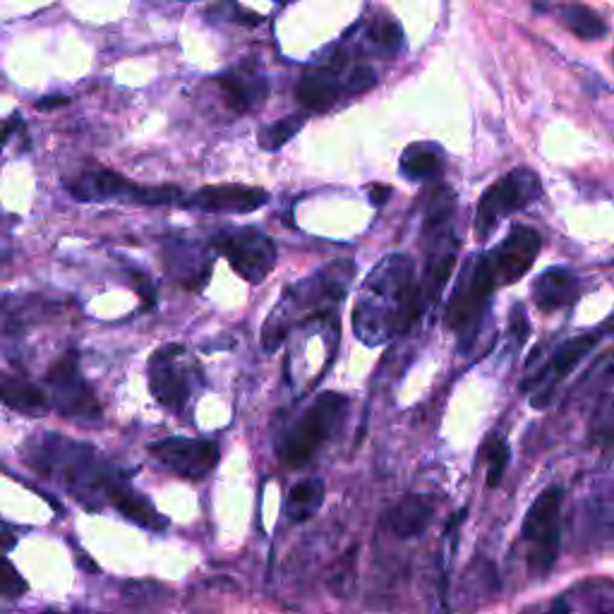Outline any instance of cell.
<instances>
[{"label": "cell", "instance_id": "obj_33", "mask_svg": "<svg viewBox=\"0 0 614 614\" xmlns=\"http://www.w3.org/2000/svg\"><path fill=\"white\" fill-rule=\"evenodd\" d=\"M512 327H514V331H516V339H518V341H524V339L528 337V331H530V329H528V319H526L524 310H520V305L514 310Z\"/></svg>", "mask_w": 614, "mask_h": 614}, {"label": "cell", "instance_id": "obj_9", "mask_svg": "<svg viewBox=\"0 0 614 614\" xmlns=\"http://www.w3.org/2000/svg\"><path fill=\"white\" fill-rule=\"evenodd\" d=\"M213 248L250 284H262L274 272L278 257L274 240L257 229H226L213 238Z\"/></svg>", "mask_w": 614, "mask_h": 614}, {"label": "cell", "instance_id": "obj_37", "mask_svg": "<svg viewBox=\"0 0 614 614\" xmlns=\"http://www.w3.org/2000/svg\"><path fill=\"white\" fill-rule=\"evenodd\" d=\"M377 193H380V195L372 193V205H382L384 199L390 197V188H377Z\"/></svg>", "mask_w": 614, "mask_h": 614}, {"label": "cell", "instance_id": "obj_11", "mask_svg": "<svg viewBox=\"0 0 614 614\" xmlns=\"http://www.w3.org/2000/svg\"><path fill=\"white\" fill-rule=\"evenodd\" d=\"M542 248V238L530 226H514L512 233L502 243L487 252V266L497 288L504 284H516L536 264Z\"/></svg>", "mask_w": 614, "mask_h": 614}, {"label": "cell", "instance_id": "obj_34", "mask_svg": "<svg viewBox=\"0 0 614 614\" xmlns=\"http://www.w3.org/2000/svg\"><path fill=\"white\" fill-rule=\"evenodd\" d=\"M18 125V118H10V120H0V150H3L6 142L10 140L12 130Z\"/></svg>", "mask_w": 614, "mask_h": 614}, {"label": "cell", "instance_id": "obj_4", "mask_svg": "<svg viewBox=\"0 0 614 614\" xmlns=\"http://www.w3.org/2000/svg\"><path fill=\"white\" fill-rule=\"evenodd\" d=\"M495 288L497 284L495 278H492L485 255H475L465 262L459 274V282L453 286L445 315L449 331L457 333L461 351H469L473 346L480 325H483L487 313V300L492 293H495Z\"/></svg>", "mask_w": 614, "mask_h": 614}, {"label": "cell", "instance_id": "obj_17", "mask_svg": "<svg viewBox=\"0 0 614 614\" xmlns=\"http://www.w3.org/2000/svg\"><path fill=\"white\" fill-rule=\"evenodd\" d=\"M103 497L109 500L120 514H123L130 520H135V524L142 526V528L162 530L166 526V518L154 509V506L150 504V500H146L144 495H140L135 487H130L128 480L120 475V473H116L109 480V483H106Z\"/></svg>", "mask_w": 614, "mask_h": 614}, {"label": "cell", "instance_id": "obj_6", "mask_svg": "<svg viewBox=\"0 0 614 614\" xmlns=\"http://www.w3.org/2000/svg\"><path fill=\"white\" fill-rule=\"evenodd\" d=\"M562 487H550L530 504L524 520V538L528 542V569L542 577L550 571L562 545Z\"/></svg>", "mask_w": 614, "mask_h": 614}, {"label": "cell", "instance_id": "obj_8", "mask_svg": "<svg viewBox=\"0 0 614 614\" xmlns=\"http://www.w3.org/2000/svg\"><path fill=\"white\" fill-rule=\"evenodd\" d=\"M70 195L77 202H109V199H123V202L138 205H180L183 190L176 185H158V188H144L120 176L109 168H91L79 173L77 180L70 183Z\"/></svg>", "mask_w": 614, "mask_h": 614}, {"label": "cell", "instance_id": "obj_23", "mask_svg": "<svg viewBox=\"0 0 614 614\" xmlns=\"http://www.w3.org/2000/svg\"><path fill=\"white\" fill-rule=\"evenodd\" d=\"M0 404L26 413V416H44L48 410V396L34 384L0 372Z\"/></svg>", "mask_w": 614, "mask_h": 614}, {"label": "cell", "instance_id": "obj_36", "mask_svg": "<svg viewBox=\"0 0 614 614\" xmlns=\"http://www.w3.org/2000/svg\"><path fill=\"white\" fill-rule=\"evenodd\" d=\"M15 547V538L10 536V533H0V552H6V550H12Z\"/></svg>", "mask_w": 614, "mask_h": 614}, {"label": "cell", "instance_id": "obj_13", "mask_svg": "<svg viewBox=\"0 0 614 614\" xmlns=\"http://www.w3.org/2000/svg\"><path fill=\"white\" fill-rule=\"evenodd\" d=\"M595 341H597L595 333H581V337H573L559 346L555 355L550 358V363H547L538 375L530 382H526V386H524V390H533V398H530L533 406L536 408L550 406L557 386L571 375L573 368H577L585 355H589Z\"/></svg>", "mask_w": 614, "mask_h": 614}, {"label": "cell", "instance_id": "obj_12", "mask_svg": "<svg viewBox=\"0 0 614 614\" xmlns=\"http://www.w3.org/2000/svg\"><path fill=\"white\" fill-rule=\"evenodd\" d=\"M152 453L168 471L188 480L207 478L219 463V445L211 439L168 437L156 442Z\"/></svg>", "mask_w": 614, "mask_h": 614}, {"label": "cell", "instance_id": "obj_1", "mask_svg": "<svg viewBox=\"0 0 614 614\" xmlns=\"http://www.w3.org/2000/svg\"><path fill=\"white\" fill-rule=\"evenodd\" d=\"M423 313L416 264L408 255H390L360 288L353 310L355 337L368 346H382L408 331Z\"/></svg>", "mask_w": 614, "mask_h": 614}, {"label": "cell", "instance_id": "obj_5", "mask_svg": "<svg viewBox=\"0 0 614 614\" xmlns=\"http://www.w3.org/2000/svg\"><path fill=\"white\" fill-rule=\"evenodd\" d=\"M346 408H349V398L337 392H325L319 394L310 404L303 416L290 427L288 435L284 437L282 447H278V457L290 469H298L310 461L319 451L327 439L337 432L341 425Z\"/></svg>", "mask_w": 614, "mask_h": 614}, {"label": "cell", "instance_id": "obj_38", "mask_svg": "<svg viewBox=\"0 0 614 614\" xmlns=\"http://www.w3.org/2000/svg\"><path fill=\"white\" fill-rule=\"evenodd\" d=\"M612 377H614V365H612Z\"/></svg>", "mask_w": 614, "mask_h": 614}, {"label": "cell", "instance_id": "obj_24", "mask_svg": "<svg viewBox=\"0 0 614 614\" xmlns=\"http://www.w3.org/2000/svg\"><path fill=\"white\" fill-rule=\"evenodd\" d=\"M325 502V483L319 478H307L303 483L293 485L286 500V516L293 524L310 520Z\"/></svg>", "mask_w": 614, "mask_h": 614}, {"label": "cell", "instance_id": "obj_2", "mask_svg": "<svg viewBox=\"0 0 614 614\" xmlns=\"http://www.w3.org/2000/svg\"><path fill=\"white\" fill-rule=\"evenodd\" d=\"M355 276V264L349 260L331 262L322 270L303 278L300 284L290 286L276 310L264 322L262 343L266 351H274L278 343L286 339L288 329L296 325V319L322 317L333 310L349 293V286Z\"/></svg>", "mask_w": 614, "mask_h": 614}, {"label": "cell", "instance_id": "obj_14", "mask_svg": "<svg viewBox=\"0 0 614 614\" xmlns=\"http://www.w3.org/2000/svg\"><path fill=\"white\" fill-rule=\"evenodd\" d=\"M180 346H166L150 360V390L156 402L168 410H183L190 398L188 372L180 365Z\"/></svg>", "mask_w": 614, "mask_h": 614}, {"label": "cell", "instance_id": "obj_15", "mask_svg": "<svg viewBox=\"0 0 614 614\" xmlns=\"http://www.w3.org/2000/svg\"><path fill=\"white\" fill-rule=\"evenodd\" d=\"M213 257L209 252L193 243V240L173 238L164 245V266L171 278L193 290H202L209 282Z\"/></svg>", "mask_w": 614, "mask_h": 614}, {"label": "cell", "instance_id": "obj_7", "mask_svg": "<svg viewBox=\"0 0 614 614\" xmlns=\"http://www.w3.org/2000/svg\"><path fill=\"white\" fill-rule=\"evenodd\" d=\"M542 195V183L536 171L514 168L483 193L475 211V235L485 240L509 213L526 209Z\"/></svg>", "mask_w": 614, "mask_h": 614}, {"label": "cell", "instance_id": "obj_21", "mask_svg": "<svg viewBox=\"0 0 614 614\" xmlns=\"http://www.w3.org/2000/svg\"><path fill=\"white\" fill-rule=\"evenodd\" d=\"M298 101L310 111H329L341 97V83L331 70H317L305 75L296 87Z\"/></svg>", "mask_w": 614, "mask_h": 614}, {"label": "cell", "instance_id": "obj_31", "mask_svg": "<svg viewBox=\"0 0 614 614\" xmlns=\"http://www.w3.org/2000/svg\"><path fill=\"white\" fill-rule=\"evenodd\" d=\"M372 42H375L377 46H382L384 51H398L404 44V32H402V26H398L396 22L392 20H380L372 24Z\"/></svg>", "mask_w": 614, "mask_h": 614}, {"label": "cell", "instance_id": "obj_32", "mask_svg": "<svg viewBox=\"0 0 614 614\" xmlns=\"http://www.w3.org/2000/svg\"><path fill=\"white\" fill-rule=\"evenodd\" d=\"M375 85H377V75H375V70H370L368 65H358V68L349 77V87L353 91H368Z\"/></svg>", "mask_w": 614, "mask_h": 614}, {"label": "cell", "instance_id": "obj_16", "mask_svg": "<svg viewBox=\"0 0 614 614\" xmlns=\"http://www.w3.org/2000/svg\"><path fill=\"white\" fill-rule=\"evenodd\" d=\"M270 202V195L262 188H248V185H207L199 188L180 205L195 207L202 211H219V213H250Z\"/></svg>", "mask_w": 614, "mask_h": 614}, {"label": "cell", "instance_id": "obj_3", "mask_svg": "<svg viewBox=\"0 0 614 614\" xmlns=\"http://www.w3.org/2000/svg\"><path fill=\"white\" fill-rule=\"evenodd\" d=\"M30 461L46 475H56L85 504L95 506L97 492L103 495L106 483L118 473L101 459V453L85 442L61 435H42L32 439Z\"/></svg>", "mask_w": 614, "mask_h": 614}, {"label": "cell", "instance_id": "obj_22", "mask_svg": "<svg viewBox=\"0 0 614 614\" xmlns=\"http://www.w3.org/2000/svg\"><path fill=\"white\" fill-rule=\"evenodd\" d=\"M402 176L413 183H425L439 176L445 168V156L442 150L432 142H416L406 146V152L402 154Z\"/></svg>", "mask_w": 614, "mask_h": 614}, {"label": "cell", "instance_id": "obj_30", "mask_svg": "<svg viewBox=\"0 0 614 614\" xmlns=\"http://www.w3.org/2000/svg\"><path fill=\"white\" fill-rule=\"evenodd\" d=\"M24 593H26V581L20 577V571L12 567L6 552H0V595L22 597Z\"/></svg>", "mask_w": 614, "mask_h": 614}, {"label": "cell", "instance_id": "obj_28", "mask_svg": "<svg viewBox=\"0 0 614 614\" xmlns=\"http://www.w3.org/2000/svg\"><path fill=\"white\" fill-rule=\"evenodd\" d=\"M591 442L597 447L614 445V398L597 406L591 423Z\"/></svg>", "mask_w": 614, "mask_h": 614}, {"label": "cell", "instance_id": "obj_20", "mask_svg": "<svg viewBox=\"0 0 614 614\" xmlns=\"http://www.w3.org/2000/svg\"><path fill=\"white\" fill-rule=\"evenodd\" d=\"M435 504L423 495H408L398 502L386 516L390 530L398 538H418L430 526Z\"/></svg>", "mask_w": 614, "mask_h": 614}, {"label": "cell", "instance_id": "obj_10", "mask_svg": "<svg viewBox=\"0 0 614 614\" xmlns=\"http://www.w3.org/2000/svg\"><path fill=\"white\" fill-rule=\"evenodd\" d=\"M46 384L51 392L48 404H53V408H58L63 416L85 418V420L101 418L99 398L95 392H91V386L83 377V372H79V360L73 351L65 353L51 365Z\"/></svg>", "mask_w": 614, "mask_h": 614}, {"label": "cell", "instance_id": "obj_27", "mask_svg": "<svg viewBox=\"0 0 614 614\" xmlns=\"http://www.w3.org/2000/svg\"><path fill=\"white\" fill-rule=\"evenodd\" d=\"M303 125H305V116H288V118L276 120V123L266 125L260 132V146H262V150H266V152L282 150L284 144H288L293 138L298 135V132L303 130Z\"/></svg>", "mask_w": 614, "mask_h": 614}, {"label": "cell", "instance_id": "obj_35", "mask_svg": "<svg viewBox=\"0 0 614 614\" xmlns=\"http://www.w3.org/2000/svg\"><path fill=\"white\" fill-rule=\"evenodd\" d=\"M68 103V99L65 97H46V99H42V101H36V109H42V111H51V109H58V106H65Z\"/></svg>", "mask_w": 614, "mask_h": 614}, {"label": "cell", "instance_id": "obj_18", "mask_svg": "<svg viewBox=\"0 0 614 614\" xmlns=\"http://www.w3.org/2000/svg\"><path fill=\"white\" fill-rule=\"evenodd\" d=\"M219 87L226 97V103H229V109L235 113H248L252 109H257V106L264 103L266 99V79L250 70V68H240L235 73H226L219 77Z\"/></svg>", "mask_w": 614, "mask_h": 614}, {"label": "cell", "instance_id": "obj_25", "mask_svg": "<svg viewBox=\"0 0 614 614\" xmlns=\"http://www.w3.org/2000/svg\"><path fill=\"white\" fill-rule=\"evenodd\" d=\"M453 252H447V255L442 257H435L430 264H427V272L425 276L420 278V300H423V307L427 310V305H435L439 300V296H442V290L447 288L449 284V278H451V272H453Z\"/></svg>", "mask_w": 614, "mask_h": 614}, {"label": "cell", "instance_id": "obj_19", "mask_svg": "<svg viewBox=\"0 0 614 614\" xmlns=\"http://www.w3.org/2000/svg\"><path fill=\"white\" fill-rule=\"evenodd\" d=\"M579 296V282L564 266L547 270L536 286H533V298H536L542 313H557L571 305Z\"/></svg>", "mask_w": 614, "mask_h": 614}, {"label": "cell", "instance_id": "obj_26", "mask_svg": "<svg viewBox=\"0 0 614 614\" xmlns=\"http://www.w3.org/2000/svg\"><path fill=\"white\" fill-rule=\"evenodd\" d=\"M562 18H564L569 30L577 36L585 39V42H595V39H603L605 32H607L605 20L600 18L597 12H593L591 8L569 6V8H564Z\"/></svg>", "mask_w": 614, "mask_h": 614}, {"label": "cell", "instance_id": "obj_29", "mask_svg": "<svg viewBox=\"0 0 614 614\" xmlns=\"http://www.w3.org/2000/svg\"><path fill=\"white\" fill-rule=\"evenodd\" d=\"M487 451H490V457H487V461H490L487 485L497 487L504 471H506V465H509V447H506V442L500 435H492L487 439Z\"/></svg>", "mask_w": 614, "mask_h": 614}]
</instances>
